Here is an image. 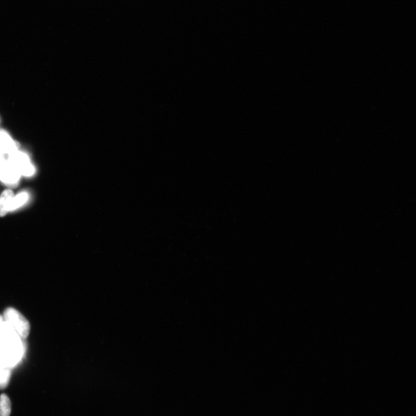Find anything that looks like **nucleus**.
Segmentation results:
<instances>
[{
    "instance_id": "6",
    "label": "nucleus",
    "mask_w": 416,
    "mask_h": 416,
    "mask_svg": "<svg viewBox=\"0 0 416 416\" xmlns=\"http://www.w3.org/2000/svg\"><path fill=\"white\" fill-rule=\"evenodd\" d=\"M14 197V193L11 190L3 192L0 196V217L6 215L10 211V204Z\"/></svg>"
},
{
    "instance_id": "8",
    "label": "nucleus",
    "mask_w": 416,
    "mask_h": 416,
    "mask_svg": "<svg viewBox=\"0 0 416 416\" xmlns=\"http://www.w3.org/2000/svg\"><path fill=\"white\" fill-rule=\"evenodd\" d=\"M11 403L10 399L6 394L0 396V416H10Z\"/></svg>"
},
{
    "instance_id": "1",
    "label": "nucleus",
    "mask_w": 416,
    "mask_h": 416,
    "mask_svg": "<svg viewBox=\"0 0 416 416\" xmlns=\"http://www.w3.org/2000/svg\"><path fill=\"white\" fill-rule=\"evenodd\" d=\"M23 354L20 337L0 316V364L10 368L18 363Z\"/></svg>"
},
{
    "instance_id": "5",
    "label": "nucleus",
    "mask_w": 416,
    "mask_h": 416,
    "mask_svg": "<svg viewBox=\"0 0 416 416\" xmlns=\"http://www.w3.org/2000/svg\"><path fill=\"white\" fill-rule=\"evenodd\" d=\"M19 145L11 138L7 132L0 131V152L6 156H10L18 150Z\"/></svg>"
},
{
    "instance_id": "10",
    "label": "nucleus",
    "mask_w": 416,
    "mask_h": 416,
    "mask_svg": "<svg viewBox=\"0 0 416 416\" xmlns=\"http://www.w3.org/2000/svg\"><path fill=\"white\" fill-rule=\"evenodd\" d=\"M6 156L3 155L1 152H0V168H1L3 165L5 164L7 159L6 158Z\"/></svg>"
},
{
    "instance_id": "9",
    "label": "nucleus",
    "mask_w": 416,
    "mask_h": 416,
    "mask_svg": "<svg viewBox=\"0 0 416 416\" xmlns=\"http://www.w3.org/2000/svg\"><path fill=\"white\" fill-rule=\"evenodd\" d=\"M11 371L9 367L0 365V389H5L9 384Z\"/></svg>"
},
{
    "instance_id": "3",
    "label": "nucleus",
    "mask_w": 416,
    "mask_h": 416,
    "mask_svg": "<svg viewBox=\"0 0 416 416\" xmlns=\"http://www.w3.org/2000/svg\"><path fill=\"white\" fill-rule=\"evenodd\" d=\"M7 160L17 169L21 176H30L34 174V168L27 155L23 152L16 151L8 156Z\"/></svg>"
},
{
    "instance_id": "4",
    "label": "nucleus",
    "mask_w": 416,
    "mask_h": 416,
    "mask_svg": "<svg viewBox=\"0 0 416 416\" xmlns=\"http://www.w3.org/2000/svg\"><path fill=\"white\" fill-rule=\"evenodd\" d=\"M20 176L21 175L17 169L8 160L0 168V180L7 186L15 187L17 186Z\"/></svg>"
},
{
    "instance_id": "7",
    "label": "nucleus",
    "mask_w": 416,
    "mask_h": 416,
    "mask_svg": "<svg viewBox=\"0 0 416 416\" xmlns=\"http://www.w3.org/2000/svg\"><path fill=\"white\" fill-rule=\"evenodd\" d=\"M28 199V196L26 193H20L19 195L14 196L10 204V211H14V210L21 207L22 205L26 203Z\"/></svg>"
},
{
    "instance_id": "2",
    "label": "nucleus",
    "mask_w": 416,
    "mask_h": 416,
    "mask_svg": "<svg viewBox=\"0 0 416 416\" xmlns=\"http://www.w3.org/2000/svg\"><path fill=\"white\" fill-rule=\"evenodd\" d=\"M4 320L10 325L20 338H26L29 335L30 325L24 316L14 308H8L4 312Z\"/></svg>"
}]
</instances>
